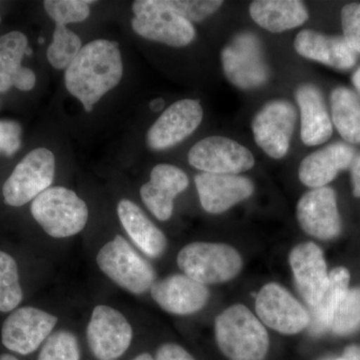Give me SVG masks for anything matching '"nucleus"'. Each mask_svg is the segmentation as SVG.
Instances as JSON below:
<instances>
[{"mask_svg":"<svg viewBox=\"0 0 360 360\" xmlns=\"http://www.w3.org/2000/svg\"><path fill=\"white\" fill-rule=\"evenodd\" d=\"M123 75L122 53L117 42L96 39L85 44L66 68L65 87L90 112Z\"/></svg>","mask_w":360,"mask_h":360,"instance_id":"obj_1","label":"nucleus"},{"mask_svg":"<svg viewBox=\"0 0 360 360\" xmlns=\"http://www.w3.org/2000/svg\"><path fill=\"white\" fill-rule=\"evenodd\" d=\"M215 340L229 360H264L269 336L262 322L245 305L234 304L215 319Z\"/></svg>","mask_w":360,"mask_h":360,"instance_id":"obj_2","label":"nucleus"},{"mask_svg":"<svg viewBox=\"0 0 360 360\" xmlns=\"http://www.w3.org/2000/svg\"><path fill=\"white\" fill-rule=\"evenodd\" d=\"M33 219L49 236L68 238L84 231L89 221L86 203L63 186L49 187L30 206Z\"/></svg>","mask_w":360,"mask_h":360,"instance_id":"obj_3","label":"nucleus"},{"mask_svg":"<svg viewBox=\"0 0 360 360\" xmlns=\"http://www.w3.org/2000/svg\"><path fill=\"white\" fill-rule=\"evenodd\" d=\"M96 264L110 281L131 295H144L156 281L153 265L122 236L99 250Z\"/></svg>","mask_w":360,"mask_h":360,"instance_id":"obj_4","label":"nucleus"},{"mask_svg":"<svg viewBox=\"0 0 360 360\" xmlns=\"http://www.w3.org/2000/svg\"><path fill=\"white\" fill-rule=\"evenodd\" d=\"M177 265L186 276L205 285L227 283L243 269L236 248L222 243H193L181 248Z\"/></svg>","mask_w":360,"mask_h":360,"instance_id":"obj_5","label":"nucleus"},{"mask_svg":"<svg viewBox=\"0 0 360 360\" xmlns=\"http://www.w3.org/2000/svg\"><path fill=\"white\" fill-rule=\"evenodd\" d=\"M132 30L143 39L184 47L195 37L193 23L170 9L165 0H139L132 6Z\"/></svg>","mask_w":360,"mask_h":360,"instance_id":"obj_6","label":"nucleus"},{"mask_svg":"<svg viewBox=\"0 0 360 360\" xmlns=\"http://www.w3.org/2000/svg\"><path fill=\"white\" fill-rule=\"evenodd\" d=\"M56 175V156L44 148L33 149L16 165L2 187L6 205L20 207L51 187Z\"/></svg>","mask_w":360,"mask_h":360,"instance_id":"obj_7","label":"nucleus"},{"mask_svg":"<svg viewBox=\"0 0 360 360\" xmlns=\"http://www.w3.org/2000/svg\"><path fill=\"white\" fill-rule=\"evenodd\" d=\"M221 63L225 77L238 89H258L269 80L262 42L253 33L236 35L222 51Z\"/></svg>","mask_w":360,"mask_h":360,"instance_id":"obj_8","label":"nucleus"},{"mask_svg":"<svg viewBox=\"0 0 360 360\" xmlns=\"http://www.w3.org/2000/svg\"><path fill=\"white\" fill-rule=\"evenodd\" d=\"M134 338L131 324L115 307L99 304L92 310L86 328L90 352L97 360H116L129 349Z\"/></svg>","mask_w":360,"mask_h":360,"instance_id":"obj_9","label":"nucleus"},{"mask_svg":"<svg viewBox=\"0 0 360 360\" xmlns=\"http://www.w3.org/2000/svg\"><path fill=\"white\" fill-rule=\"evenodd\" d=\"M191 167L207 174L238 175L255 167L250 149L233 139L210 136L196 142L188 153Z\"/></svg>","mask_w":360,"mask_h":360,"instance_id":"obj_10","label":"nucleus"},{"mask_svg":"<svg viewBox=\"0 0 360 360\" xmlns=\"http://www.w3.org/2000/svg\"><path fill=\"white\" fill-rule=\"evenodd\" d=\"M255 309L260 321L283 335H296L309 324V311L278 283L262 286L257 293Z\"/></svg>","mask_w":360,"mask_h":360,"instance_id":"obj_11","label":"nucleus"},{"mask_svg":"<svg viewBox=\"0 0 360 360\" xmlns=\"http://www.w3.org/2000/svg\"><path fill=\"white\" fill-rule=\"evenodd\" d=\"M58 319L32 307L13 310L4 322L2 345L18 354H32L51 336Z\"/></svg>","mask_w":360,"mask_h":360,"instance_id":"obj_12","label":"nucleus"},{"mask_svg":"<svg viewBox=\"0 0 360 360\" xmlns=\"http://www.w3.org/2000/svg\"><path fill=\"white\" fill-rule=\"evenodd\" d=\"M297 115L295 106L285 101H274L258 111L252 120L255 142L274 160L288 153Z\"/></svg>","mask_w":360,"mask_h":360,"instance_id":"obj_13","label":"nucleus"},{"mask_svg":"<svg viewBox=\"0 0 360 360\" xmlns=\"http://www.w3.org/2000/svg\"><path fill=\"white\" fill-rule=\"evenodd\" d=\"M203 118L200 103L194 99H181L163 111L146 135L151 150L174 148L191 136L200 127Z\"/></svg>","mask_w":360,"mask_h":360,"instance_id":"obj_14","label":"nucleus"},{"mask_svg":"<svg viewBox=\"0 0 360 360\" xmlns=\"http://www.w3.org/2000/svg\"><path fill=\"white\" fill-rule=\"evenodd\" d=\"M298 222L303 231L315 238H335L341 231L340 212L335 191L324 186L303 194L296 207Z\"/></svg>","mask_w":360,"mask_h":360,"instance_id":"obj_15","label":"nucleus"},{"mask_svg":"<svg viewBox=\"0 0 360 360\" xmlns=\"http://www.w3.org/2000/svg\"><path fill=\"white\" fill-rule=\"evenodd\" d=\"M194 181L201 206L212 214L227 212L255 193L252 181L240 175L202 172L196 175Z\"/></svg>","mask_w":360,"mask_h":360,"instance_id":"obj_16","label":"nucleus"},{"mask_svg":"<svg viewBox=\"0 0 360 360\" xmlns=\"http://www.w3.org/2000/svg\"><path fill=\"white\" fill-rule=\"evenodd\" d=\"M151 297L165 311L177 315L195 314L205 307L210 290L186 274H174L155 281Z\"/></svg>","mask_w":360,"mask_h":360,"instance_id":"obj_17","label":"nucleus"},{"mask_svg":"<svg viewBox=\"0 0 360 360\" xmlns=\"http://www.w3.org/2000/svg\"><path fill=\"white\" fill-rule=\"evenodd\" d=\"M189 180L184 170L172 165H158L150 172V179L141 188L142 202L160 220L172 217L174 200L186 191Z\"/></svg>","mask_w":360,"mask_h":360,"instance_id":"obj_18","label":"nucleus"},{"mask_svg":"<svg viewBox=\"0 0 360 360\" xmlns=\"http://www.w3.org/2000/svg\"><path fill=\"white\" fill-rule=\"evenodd\" d=\"M290 264L298 292L309 307H314L328 281L322 250L314 243H300L290 251Z\"/></svg>","mask_w":360,"mask_h":360,"instance_id":"obj_19","label":"nucleus"},{"mask_svg":"<svg viewBox=\"0 0 360 360\" xmlns=\"http://www.w3.org/2000/svg\"><path fill=\"white\" fill-rule=\"evenodd\" d=\"M355 153L352 146L336 142L319 149L304 158L298 169V177L311 188L326 186L341 170L352 167Z\"/></svg>","mask_w":360,"mask_h":360,"instance_id":"obj_20","label":"nucleus"},{"mask_svg":"<svg viewBox=\"0 0 360 360\" xmlns=\"http://www.w3.org/2000/svg\"><path fill=\"white\" fill-rule=\"evenodd\" d=\"M295 49L302 58L336 70H350L357 61L356 52L352 51L345 39L328 37L314 30H304L298 33Z\"/></svg>","mask_w":360,"mask_h":360,"instance_id":"obj_21","label":"nucleus"},{"mask_svg":"<svg viewBox=\"0 0 360 360\" xmlns=\"http://www.w3.org/2000/svg\"><path fill=\"white\" fill-rule=\"evenodd\" d=\"M295 98L300 106L303 143L315 146L328 141L333 135V120L319 89L312 84L300 85Z\"/></svg>","mask_w":360,"mask_h":360,"instance_id":"obj_22","label":"nucleus"},{"mask_svg":"<svg viewBox=\"0 0 360 360\" xmlns=\"http://www.w3.org/2000/svg\"><path fill=\"white\" fill-rule=\"evenodd\" d=\"M28 40L20 32H11L0 37V92L8 91L11 87L30 91L37 77L30 68L21 65Z\"/></svg>","mask_w":360,"mask_h":360,"instance_id":"obj_23","label":"nucleus"},{"mask_svg":"<svg viewBox=\"0 0 360 360\" xmlns=\"http://www.w3.org/2000/svg\"><path fill=\"white\" fill-rule=\"evenodd\" d=\"M117 215L132 243L146 255L158 258L167 248V239L162 231L136 203L122 200L117 205Z\"/></svg>","mask_w":360,"mask_h":360,"instance_id":"obj_24","label":"nucleus"},{"mask_svg":"<svg viewBox=\"0 0 360 360\" xmlns=\"http://www.w3.org/2000/svg\"><path fill=\"white\" fill-rule=\"evenodd\" d=\"M252 20L267 32L279 33L302 26L309 11L298 0H257L250 6Z\"/></svg>","mask_w":360,"mask_h":360,"instance_id":"obj_25","label":"nucleus"},{"mask_svg":"<svg viewBox=\"0 0 360 360\" xmlns=\"http://www.w3.org/2000/svg\"><path fill=\"white\" fill-rule=\"evenodd\" d=\"M349 272L345 267H338L328 274L326 290L314 307H309V324L307 328L314 335H321L330 329L336 309L347 295Z\"/></svg>","mask_w":360,"mask_h":360,"instance_id":"obj_26","label":"nucleus"},{"mask_svg":"<svg viewBox=\"0 0 360 360\" xmlns=\"http://www.w3.org/2000/svg\"><path fill=\"white\" fill-rule=\"evenodd\" d=\"M331 118L341 137L360 144V98L347 87H338L330 96Z\"/></svg>","mask_w":360,"mask_h":360,"instance_id":"obj_27","label":"nucleus"},{"mask_svg":"<svg viewBox=\"0 0 360 360\" xmlns=\"http://www.w3.org/2000/svg\"><path fill=\"white\" fill-rule=\"evenodd\" d=\"M22 298L18 264L11 255L0 250V312L13 311Z\"/></svg>","mask_w":360,"mask_h":360,"instance_id":"obj_28","label":"nucleus"},{"mask_svg":"<svg viewBox=\"0 0 360 360\" xmlns=\"http://www.w3.org/2000/svg\"><path fill=\"white\" fill-rule=\"evenodd\" d=\"M79 37L66 26L56 25L53 39L47 49L49 63L56 70H66L82 51Z\"/></svg>","mask_w":360,"mask_h":360,"instance_id":"obj_29","label":"nucleus"},{"mask_svg":"<svg viewBox=\"0 0 360 360\" xmlns=\"http://www.w3.org/2000/svg\"><path fill=\"white\" fill-rule=\"evenodd\" d=\"M360 326V288L348 290L336 309L330 329L335 335H347Z\"/></svg>","mask_w":360,"mask_h":360,"instance_id":"obj_30","label":"nucleus"},{"mask_svg":"<svg viewBox=\"0 0 360 360\" xmlns=\"http://www.w3.org/2000/svg\"><path fill=\"white\" fill-rule=\"evenodd\" d=\"M37 360H80L77 336L65 329L52 333L45 340Z\"/></svg>","mask_w":360,"mask_h":360,"instance_id":"obj_31","label":"nucleus"},{"mask_svg":"<svg viewBox=\"0 0 360 360\" xmlns=\"http://www.w3.org/2000/svg\"><path fill=\"white\" fill-rule=\"evenodd\" d=\"M92 2L86 0H46L44 6L56 25L66 26L87 20L90 14L89 4Z\"/></svg>","mask_w":360,"mask_h":360,"instance_id":"obj_32","label":"nucleus"},{"mask_svg":"<svg viewBox=\"0 0 360 360\" xmlns=\"http://www.w3.org/2000/svg\"><path fill=\"white\" fill-rule=\"evenodd\" d=\"M170 9L189 22H200L217 13L224 4L220 0H165Z\"/></svg>","mask_w":360,"mask_h":360,"instance_id":"obj_33","label":"nucleus"},{"mask_svg":"<svg viewBox=\"0 0 360 360\" xmlns=\"http://www.w3.org/2000/svg\"><path fill=\"white\" fill-rule=\"evenodd\" d=\"M341 23L345 41L352 51L360 53V4H347L341 11Z\"/></svg>","mask_w":360,"mask_h":360,"instance_id":"obj_34","label":"nucleus"},{"mask_svg":"<svg viewBox=\"0 0 360 360\" xmlns=\"http://www.w3.org/2000/svg\"><path fill=\"white\" fill-rule=\"evenodd\" d=\"M21 146V127L11 120H0V153L11 156Z\"/></svg>","mask_w":360,"mask_h":360,"instance_id":"obj_35","label":"nucleus"},{"mask_svg":"<svg viewBox=\"0 0 360 360\" xmlns=\"http://www.w3.org/2000/svg\"><path fill=\"white\" fill-rule=\"evenodd\" d=\"M155 360H195L186 349L175 343H165L156 352Z\"/></svg>","mask_w":360,"mask_h":360,"instance_id":"obj_36","label":"nucleus"},{"mask_svg":"<svg viewBox=\"0 0 360 360\" xmlns=\"http://www.w3.org/2000/svg\"><path fill=\"white\" fill-rule=\"evenodd\" d=\"M352 181L354 186V194L360 198V155L355 156L352 165Z\"/></svg>","mask_w":360,"mask_h":360,"instance_id":"obj_37","label":"nucleus"},{"mask_svg":"<svg viewBox=\"0 0 360 360\" xmlns=\"http://www.w3.org/2000/svg\"><path fill=\"white\" fill-rule=\"evenodd\" d=\"M333 360H360V347L359 345H350L345 348L342 356Z\"/></svg>","mask_w":360,"mask_h":360,"instance_id":"obj_38","label":"nucleus"},{"mask_svg":"<svg viewBox=\"0 0 360 360\" xmlns=\"http://www.w3.org/2000/svg\"><path fill=\"white\" fill-rule=\"evenodd\" d=\"M163 106H165V101L162 98H156L149 103V108L153 112H158V111L162 110Z\"/></svg>","mask_w":360,"mask_h":360,"instance_id":"obj_39","label":"nucleus"},{"mask_svg":"<svg viewBox=\"0 0 360 360\" xmlns=\"http://www.w3.org/2000/svg\"><path fill=\"white\" fill-rule=\"evenodd\" d=\"M352 82H354L355 89L360 92V68L355 71L354 77H352Z\"/></svg>","mask_w":360,"mask_h":360,"instance_id":"obj_40","label":"nucleus"},{"mask_svg":"<svg viewBox=\"0 0 360 360\" xmlns=\"http://www.w3.org/2000/svg\"><path fill=\"white\" fill-rule=\"evenodd\" d=\"M132 360H155V359H153V357L151 356L150 354H148V352H144V354L137 355V356L134 357V359Z\"/></svg>","mask_w":360,"mask_h":360,"instance_id":"obj_41","label":"nucleus"},{"mask_svg":"<svg viewBox=\"0 0 360 360\" xmlns=\"http://www.w3.org/2000/svg\"><path fill=\"white\" fill-rule=\"evenodd\" d=\"M0 360H18L11 354H1L0 355Z\"/></svg>","mask_w":360,"mask_h":360,"instance_id":"obj_42","label":"nucleus"},{"mask_svg":"<svg viewBox=\"0 0 360 360\" xmlns=\"http://www.w3.org/2000/svg\"><path fill=\"white\" fill-rule=\"evenodd\" d=\"M32 49H30V47H28V49H26L25 56H32Z\"/></svg>","mask_w":360,"mask_h":360,"instance_id":"obj_43","label":"nucleus"},{"mask_svg":"<svg viewBox=\"0 0 360 360\" xmlns=\"http://www.w3.org/2000/svg\"><path fill=\"white\" fill-rule=\"evenodd\" d=\"M39 41L40 42V44H44V39H42V37H40V39H39Z\"/></svg>","mask_w":360,"mask_h":360,"instance_id":"obj_44","label":"nucleus"},{"mask_svg":"<svg viewBox=\"0 0 360 360\" xmlns=\"http://www.w3.org/2000/svg\"><path fill=\"white\" fill-rule=\"evenodd\" d=\"M324 360H326V359H324Z\"/></svg>","mask_w":360,"mask_h":360,"instance_id":"obj_45","label":"nucleus"}]
</instances>
